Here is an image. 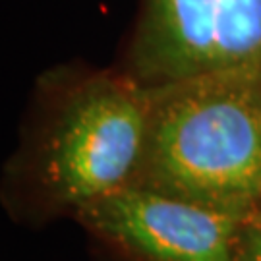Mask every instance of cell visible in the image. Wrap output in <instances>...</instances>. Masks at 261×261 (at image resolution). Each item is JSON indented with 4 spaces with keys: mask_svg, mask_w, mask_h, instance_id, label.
I'll use <instances>...</instances> for the list:
<instances>
[{
    "mask_svg": "<svg viewBox=\"0 0 261 261\" xmlns=\"http://www.w3.org/2000/svg\"><path fill=\"white\" fill-rule=\"evenodd\" d=\"M132 184L246 219L261 203V64L149 85Z\"/></svg>",
    "mask_w": 261,
    "mask_h": 261,
    "instance_id": "cell-1",
    "label": "cell"
},
{
    "mask_svg": "<svg viewBox=\"0 0 261 261\" xmlns=\"http://www.w3.org/2000/svg\"><path fill=\"white\" fill-rule=\"evenodd\" d=\"M149 124V93L136 80H97L68 103L48 140L53 196L80 207L132 184Z\"/></svg>",
    "mask_w": 261,
    "mask_h": 261,
    "instance_id": "cell-2",
    "label": "cell"
},
{
    "mask_svg": "<svg viewBox=\"0 0 261 261\" xmlns=\"http://www.w3.org/2000/svg\"><path fill=\"white\" fill-rule=\"evenodd\" d=\"M261 64V0H145L134 80L161 85Z\"/></svg>",
    "mask_w": 261,
    "mask_h": 261,
    "instance_id": "cell-3",
    "label": "cell"
},
{
    "mask_svg": "<svg viewBox=\"0 0 261 261\" xmlns=\"http://www.w3.org/2000/svg\"><path fill=\"white\" fill-rule=\"evenodd\" d=\"M89 228L143 261H234L246 217L128 186L75 207Z\"/></svg>",
    "mask_w": 261,
    "mask_h": 261,
    "instance_id": "cell-4",
    "label": "cell"
},
{
    "mask_svg": "<svg viewBox=\"0 0 261 261\" xmlns=\"http://www.w3.org/2000/svg\"><path fill=\"white\" fill-rule=\"evenodd\" d=\"M234 261H261V224H244Z\"/></svg>",
    "mask_w": 261,
    "mask_h": 261,
    "instance_id": "cell-5",
    "label": "cell"
},
{
    "mask_svg": "<svg viewBox=\"0 0 261 261\" xmlns=\"http://www.w3.org/2000/svg\"><path fill=\"white\" fill-rule=\"evenodd\" d=\"M246 223L248 224H261V203L255 207V211L248 217V221H246Z\"/></svg>",
    "mask_w": 261,
    "mask_h": 261,
    "instance_id": "cell-6",
    "label": "cell"
}]
</instances>
